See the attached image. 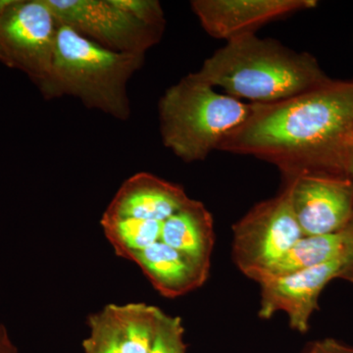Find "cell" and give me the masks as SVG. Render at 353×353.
<instances>
[{"label": "cell", "instance_id": "cell-1", "mask_svg": "<svg viewBox=\"0 0 353 353\" xmlns=\"http://www.w3.org/2000/svg\"><path fill=\"white\" fill-rule=\"evenodd\" d=\"M352 130L353 81L329 80L284 101L250 103L248 117L218 150L269 162L283 178L345 174L343 157Z\"/></svg>", "mask_w": 353, "mask_h": 353}, {"label": "cell", "instance_id": "cell-2", "mask_svg": "<svg viewBox=\"0 0 353 353\" xmlns=\"http://www.w3.org/2000/svg\"><path fill=\"white\" fill-rule=\"evenodd\" d=\"M194 74L225 94L252 104L284 101L330 80L312 55L256 34L227 41Z\"/></svg>", "mask_w": 353, "mask_h": 353}, {"label": "cell", "instance_id": "cell-3", "mask_svg": "<svg viewBox=\"0 0 353 353\" xmlns=\"http://www.w3.org/2000/svg\"><path fill=\"white\" fill-rule=\"evenodd\" d=\"M145 57L108 50L58 23L52 69L39 92L48 101L76 97L85 108L127 121L131 116L128 83Z\"/></svg>", "mask_w": 353, "mask_h": 353}, {"label": "cell", "instance_id": "cell-4", "mask_svg": "<svg viewBox=\"0 0 353 353\" xmlns=\"http://www.w3.org/2000/svg\"><path fill=\"white\" fill-rule=\"evenodd\" d=\"M158 112L165 148L192 163L218 150L248 117L250 103L220 94L190 73L164 92Z\"/></svg>", "mask_w": 353, "mask_h": 353}, {"label": "cell", "instance_id": "cell-5", "mask_svg": "<svg viewBox=\"0 0 353 353\" xmlns=\"http://www.w3.org/2000/svg\"><path fill=\"white\" fill-rule=\"evenodd\" d=\"M58 22L44 0H0V62L41 90L52 69Z\"/></svg>", "mask_w": 353, "mask_h": 353}, {"label": "cell", "instance_id": "cell-6", "mask_svg": "<svg viewBox=\"0 0 353 353\" xmlns=\"http://www.w3.org/2000/svg\"><path fill=\"white\" fill-rule=\"evenodd\" d=\"M234 263L246 277L280 259L303 236L284 180L277 196L253 206L233 226Z\"/></svg>", "mask_w": 353, "mask_h": 353}, {"label": "cell", "instance_id": "cell-7", "mask_svg": "<svg viewBox=\"0 0 353 353\" xmlns=\"http://www.w3.org/2000/svg\"><path fill=\"white\" fill-rule=\"evenodd\" d=\"M59 24L117 52L145 55L157 46L163 28L132 17L112 0H44Z\"/></svg>", "mask_w": 353, "mask_h": 353}, {"label": "cell", "instance_id": "cell-8", "mask_svg": "<svg viewBox=\"0 0 353 353\" xmlns=\"http://www.w3.org/2000/svg\"><path fill=\"white\" fill-rule=\"evenodd\" d=\"M334 279L353 282V260L347 252L338 259L305 270L259 281L260 318L270 319L282 311L289 318L292 329L305 333L322 290Z\"/></svg>", "mask_w": 353, "mask_h": 353}, {"label": "cell", "instance_id": "cell-9", "mask_svg": "<svg viewBox=\"0 0 353 353\" xmlns=\"http://www.w3.org/2000/svg\"><path fill=\"white\" fill-rule=\"evenodd\" d=\"M289 180L303 236L339 233L353 221V181L345 174L307 173Z\"/></svg>", "mask_w": 353, "mask_h": 353}, {"label": "cell", "instance_id": "cell-10", "mask_svg": "<svg viewBox=\"0 0 353 353\" xmlns=\"http://www.w3.org/2000/svg\"><path fill=\"white\" fill-rule=\"evenodd\" d=\"M317 6L315 0H194L192 12L209 36L218 39L255 34L269 23Z\"/></svg>", "mask_w": 353, "mask_h": 353}, {"label": "cell", "instance_id": "cell-11", "mask_svg": "<svg viewBox=\"0 0 353 353\" xmlns=\"http://www.w3.org/2000/svg\"><path fill=\"white\" fill-rule=\"evenodd\" d=\"M190 199L181 185L141 172L125 181L103 215L164 222Z\"/></svg>", "mask_w": 353, "mask_h": 353}, {"label": "cell", "instance_id": "cell-12", "mask_svg": "<svg viewBox=\"0 0 353 353\" xmlns=\"http://www.w3.org/2000/svg\"><path fill=\"white\" fill-rule=\"evenodd\" d=\"M155 290L165 297L185 296L208 280L210 267L174 250L161 241L132 255Z\"/></svg>", "mask_w": 353, "mask_h": 353}, {"label": "cell", "instance_id": "cell-13", "mask_svg": "<svg viewBox=\"0 0 353 353\" xmlns=\"http://www.w3.org/2000/svg\"><path fill=\"white\" fill-rule=\"evenodd\" d=\"M213 217L202 202L190 199L162 224L160 241L210 267L214 246Z\"/></svg>", "mask_w": 353, "mask_h": 353}, {"label": "cell", "instance_id": "cell-14", "mask_svg": "<svg viewBox=\"0 0 353 353\" xmlns=\"http://www.w3.org/2000/svg\"><path fill=\"white\" fill-rule=\"evenodd\" d=\"M350 234L352 230L347 227L336 234L303 236L280 259L248 278L259 282L263 279L289 275L338 259L347 252Z\"/></svg>", "mask_w": 353, "mask_h": 353}, {"label": "cell", "instance_id": "cell-15", "mask_svg": "<svg viewBox=\"0 0 353 353\" xmlns=\"http://www.w3.org/2000/svg\"><path fill=\"white\" fill-rule=\"evenodd\" d=\"M123 353H150L162 310L145 303L109 304Z\"/></svg>", "mask_w": 353, "mask_h": 353}, {"label": "cell", "instance_id": "cell-16", "mask_svg": "<svg viewBox=\"0 0 353 353\" xmlns=\"http://www.w3.org/2000/svg\"><path fill=\"white\" fill-rule=\"evenodd\" d=\"M101 224L116 253L123 259L130 260L137 252L160 241L163 222L103 215Z\"/></svg>", "mask_w": 353, "mask_h": 353}, {"label": "cell", "instance_id": "cell-17", "mask_svg": "<svg viewBox=\"0 0 353 353\" xmlns=\"http://www.w3.org/2000/svg\"><path fill=\"white\" fill-rule=\"evenodd\" d=\"M90 336L83 341L85 353H123L119 336L109 306L90 316Z\"/></svg>", "mask_w": 353, "mask_h": 353}, {"label": "cell", "instance_id": "cell-18", "mask_svg": "<svg viewBox=\"0 0 353 353\" xmlns=\"http://www.w3.org/2000/svg\"><path fill=\"white\" fill-rule=\"evenodd\" d=\"M150 353H185L180 317H172L162 311Z\"/></svg>", "mask_w": 353, "mask_h": 353}, {"label": "cell", "instance_id": "cell-19", "mask_svg": "<svg viewBox=\"0 0 353 353\" xmlns=\"http://www.w3.org/2000/svg\"><path fill=\"white\" fill-rule=\"evenodd\" d=\"M116 6L126 11L132 17L152 27L165 29V13L157 0H112Z\"/></svg>", "mask_w": 353, "mask_h": 353}, {"label": "cell", "instance_id": "cell-20", "mask_svg": "<svg viewBox=\"0 0 353 353\" xmlns=\"http://www.w3.org/2000/svg\"><path fill=\"white\" fill-rule=\"evenodd\" d=\"M0 353H18V348L3 324H0Z\"/></svg>", "mask_w": 353, "mask_h": 353}, {"label": "cell", "instance_id": "cell-21", "mask_svg": "<svg viewBox=\"0 0 353 353\" xmlns=\"http://www.w3.org/2000/svg\"><path fill=\"white\" fill-rule=\"evenodd\" d=\"M323 345H324L328 353H353L352 347L341 345V343L334 340L323 341Z\"/></svg>", "mask_w": 353, "mask_h": 353}, {"label": "cell", "instance_id": "cell-22", "mask_svg": "<svg viewBox=\"0 0 353 353\" xmlns=\"http://www.w3.org/2000/svg\"><path fill=\"white\" fill-rule=\"evenodd\" d=\"M343 170L353 181V145L348 146L343 157ZM353 229V221L350 225Z\"/></svg>", "mask_w": 353, "mask_h": 353}, {"label": "cell", "instance_id": "cell-23", "mask_svg": "<svg viewBox=\"0 0 353 353\" xmlns=\"http://www.w3.org/2000/svg\"><path fill=\"white\" fill-rule=\"evenodd\" d=\"M350 227V226H348ZM350 230H352V234H350V239L347 241V254L353 260V229L352 227H350Z\"/></svg>", "mask_w": 353, "mask_h": 353}, {"label": "cell", "instance_id": "cell-24", "mask_svg": "<svg viewBox=\"0 0 353 353\" xmlns=\"http://www.w3.org/2000/svg\"><path fill=\"white\" fill-rule=\"evenodd\" d=\"M310 353H328L327 352L326 348H325L324 345H323V343H317V345H315V347L313 348L312 350H311Z\"/></svg>", "mask_w": 353, "mask_h": 353}, {"label": "cell", "instance_id": "cell-25", "mask_svg": "<svg viewBox=\"0 0 353 353\" xmlns=\"http://www.w3.org/2000/svg\"><path fill=\"white\" fill-rule=\"evenodd\" d=\"M352 145H353V130H352V132H350V136H348L347 141V148H348V146H350Z\"/></svg>", "mask_w": 353, "mask_h": 353}]
</instances>
